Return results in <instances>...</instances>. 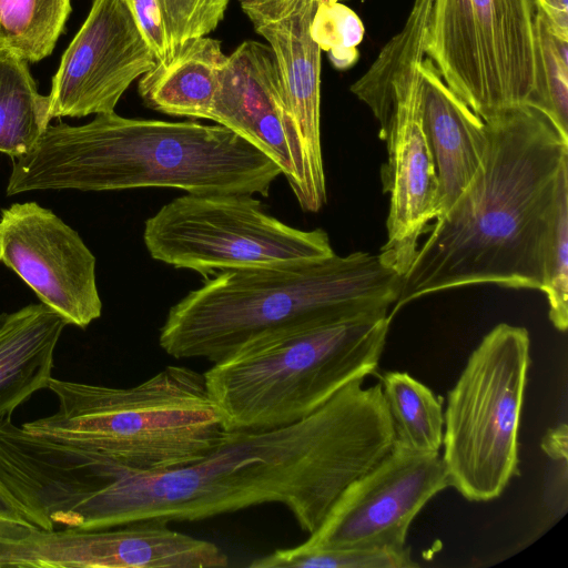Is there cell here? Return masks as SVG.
Segmentation results:
<instances>
[{
    "label": "cell",
    "instance_id": "1",
    "mask_svg": "<svg viewBox=\"0 0 568 568\" xmlns=\"http://www.w3.org/2000/svg\"><path fill=\"white\" fill-rule=\"evenodd\" d=\"M363 383H349L293 424L227 430L193 464L149 474L118 470L91 500L89 529L195 521L276 503L312 534L341 494L393 447L382 384Z\"/></svg>",
    "mask_w": 568,
    "mask_h": 568
},
{
    "label": "cell",
    "instance_id": "2",
    "mask_svg": "<svg viewBox=\"0 0 568 568\" xmlns=\"http://www.w3.org/2000/svg\"><path fill=\"white\" fill-rule=\"evenodd\" d=\"M488 145L476 176L428 229L389 314L425 295L475 284L540 290V242L568 136L530 104L484 121Z\"/></svg>",
    "mask_w": 568,
    "mask_h": 568
},
{
    "label": "cell",
    "instance_id": "3",
    "mask_svg": "<svg viewBox=\"0 0 568 568\" xmlns=\"http://www.w3.org/2000/svg\"><path fill=\"white\" fill-rule=\"evenodd\" d=\"M281 174L268 156L223 125L113 111L79 126L49 125L29 154L12 159L7 194L170 187L267 196Z\"/></svg>",
    "mask_w": 568,
    "mask_h": 568
},
{
    "label": "cell",
    "instance_id": "4",
    "mask_svg": "<svg viewBox=\"0 0 568 568\" xmlns=\"http://www.w3.org/2000/svg\"><path fill=\"white\" fill-rule=\"evenodd\" d=\"M402 275L379 254L227 270L174 304L160 328L175 359H221L247 338L292 323L388 313Z\"/></svg>",
    "mask_w": 568,
    "mask_h": 568
},
{
    "label": "cell",
    "instance_id": "5",
    "mask_svg": "<svg viewBox=\"0 0 568 568\" xmlns=\"http://www.w3.org/2000/svg\"><path fill=\"white\" fill-rule=\"evenodd\" d=\"M392 318L305 321L258 333L203 373L226 430L286 426L373 374Z\"/></svg>",
    "mask_w": 568,
    "mask_h": 568
},
{
    "label": "cell",
    "instance_id": "6",
    "mask_svg": "<svg viewBox=\"0 0 568 568\" xmlns=\"http://www.w3.org/2000/svg\"><path fill=\"white\" fill-rule=\"evenodd\" d=\"M58 409L21 426L102 454L126 473L149 474L204 458L226 434L204 375L169 365L125 387L51 377Z\"/></svg>",
    "mask_w": 568,
    "mask_h": 568
},
{
    "label": "cell",
    "instance_id": "7",
    "mask_svg": "<svg viewBox=\"0 0 568 568\" xmlns=\"http://www.w3.org/2000/svg\"><path fill=\"white\" fill-rule=\"evenodd\" d=\"M529 366L527 328L500 323L471 352L448 392L442 457L450 486L467 500L499 497L518 474Z\"/></svg>",
    "mask_w": 568,
    "mask_h": 568
},
{
    "label": "cell",
    "instance_id": "8",
    "mask_svg": "<svg viewBox=\"0 0 568 568\" xmlns=\"http://www.w3.org/2000/svg\"><path fill=\"white\" fill-rule=\"evenodd\" d=\"M537 10V0H433L426 55L483 121L531 101Z\"/></svg>",
    "mask_w": 568,
    "mask_h": 568
},
{
    "label": "cell",
    "instance_id": "9",
    "mask_svg": "<svg viewBox=\"0 0 568 568\" xmlns=\"http://www.w3.org/2000/svg\"><path fill=\"white\" fill-rule=\"evenodd\" d=\"M143 242L153 260L196 272L216 273L335 254L327 233L291 226L268 214L251 194H184L150 216Z\"/></svg>",
    "mask_w": 568,
    "mask_h": 568
},
{
    "label": "cell",
    "instance_id": "10",
    "mask_svg": "<svg viewBox=\"0 0 568 568\" xmlns=\"http://www.w3.org/2000/svg\"><path fill=\"white\" fill-rule=\"evenodd\" d=\"M425 54L408 42L385 45L352 92L373 112L386 141L381 169L389 194L387 240L379 256L402 276L437 216L438 182L422 122L420 64Z\"/></svg>",
    "mask_w": 568,
    "mask_h": 568
},
{
    "label": "cell",
    "instance_id": "11",
    "mask_svg": "<svg viewBox=\"0 0 568 568\" xmlns=\"http://www.w3.org/2000/svg\"><path fill=\"white\" fill-rule=\"evenodd\" d=\"M450 486L439 453L390 450L354 480L303 542L316 548L406 547L408 529L426 504Z\"/></svg>",
    "mask_w": 568,
    "mask_h": 568
},
{
    "label": "cell",
    "instance_id": "12",
    "mask_svg": "<svg viewBox=\"0 0 568 568\" xmlns=\"http://www.w3.org/2000/svg\"><path fill=\"white\" fill-rule=\"evenodd\" d=\"M0 262L68 324L84 329L101 316L95 256L51 210L37 202L1 210Z\"/></svg>",
    "mask_w": 568,
    "mask_h": 568
},
{
    "label": "cell",
    "instance_id": "13",
    "mask_svg": "<svg viewBox=\"0 0 568 568\" xmlns=\"http://www.w3.org/2000/svg\"><path fill=\"white\" fill-rule=\"evenodd\" d=\"M156 63L129 0H93L52 78L51 118L113 112L132 82Z\"/></svg>",
    "mask_w": 568,
    "mask_h": 568
},
{
    "label": "cell",
    "instance_id": "14",
    "mask_svg": "<svg viewBox=\"0 0 568 568\" xmlns=\"http://www.w3.org/2000/svg\"><path fill=\"white\" fill-rule=\"evenodd\" d=\"M209 120L235 132L268 156L303 206V149L268 44L246 40L227 55Z\"/></svg>",
    "mask_w": 568,
    "mask_h": 568
},
{
    "label": "cell",
    "instance_id": "15",
    "mask_svg": "<svg viewBox=\"0 0 568 568\" xmlns=\"http://www.w3.org/2000/svg\"><path fill=\"white\" fill-rule=\"evenodd\" d=\"M320 0H240L243 12L272 49L305 163V212L327 200L321 143V49L311 24Z\"/></svg>",
    "mask_w": 568,
    "mask_h": 568
},
{
    "label": "cell",
    "instance_id": "16",
    "mask_svg": "<svg viewBox=\"0 0 568 568\" xmlns=\"http://www.w3.org/2000/svg\"><path fill=\"white\" fill-rule=\"evenodd\" d=\"M420 99L423 129L438 182L439 216L481 168L488 135L485 122L446 85L429 58L420 64Z\"/></svg>",
    "mask_w": 568,
    "mask_h": 568
},
{
    "label": "cell",
    "instance_id": "17",
    "mask_svg": "<svg viewBox=\"0 0 568 568\" xmlns=\"http://www.w3.org/2000/svg\"><path fill=\"white\" fill-rule=\"evenodd\" d=\"M67 325L42 303L0 315V420L48 388L54 351Z\"/></svg>",
    "mask_w": 568,
    "mask_h": 568
},
{
    "label": "cell",
    "instance_id": "18",
    "mask_svg": "<svg viewBox=\"0 0 568 568\" xmlns=\"http://www.w3.org/2000/svg\"><path fill=\"white\" fill-rule=\"evenodd\" d=\"M226 60L220 41L193 39L169 63H156L140 78L139 94L160 113L209 120Z\"/></svg>",
    "mask_w": 568,
    "mask_h": 568
},
{
    "label": "cell",
    "instance_id": "19",
    "mask_svg": "<svg viewBox=\"0 0 568 568\" xmlns=\"http://www.w3.org/2000/svg\"><path fill=\"white\" fill-rule=\"evenodd\" d=\"M51 119L49 95L38 92L27 62L0 50V152L12 159L29 154Z\"/></svg>",
    "mask_w": 568,
    "mask_h": 568
},
{
    "label": "cell",
    "instance_id": "20",
    "mask_svg": "<svg viewBox=\"0 0 568 568\" xmlns=\"http://www.w3.org/2000/svg\"><path fill=\"white\" fill-rule=\"evenodd\" d=\"M156 62L169 63L193 39L223 20L229 0H129Z\"/></svg>",
    "mask_w": 568,
    "mask_h": 568
},
{
    "label": "cell",
    "instance_id": "21",
    "mask_svg": "<svg viewBox=\"0 0 568 568\" xmlns=\"http://www.w3.org/2000/svg\"><path fill=\"white\" fill-rule=\"evenodd\" d=\"M381 384L395 442L415 452L439 453L444 435L440 398L405 372H387Z\"/></svg>",
    "mask_w": 568,
    "mask_h": 568
},
{
    "label": "cell",
    "instance_id": "22",
    "mask_svg": "<svg viewBox=\"0 0 568 568\" xmlns=\"http://www.w3.org/2000/svg\"><path fill=\"white\" fill-rule=\"evenodd\" d=\"M71 12V0H0V50L26 62L53 51Z\"/></svg>",
    "mask_w": 568,
    "mask_h": 568
},
{
    "label": "cell",
    "instance_id": "23",
    "mask_svg": "<svg viewBox=\"0 0 568 568\" xmlns=\"http://www.w3.org/2000/svg\"><path fill=\"white\" fill-rule=\"evenodd\" d=\"M541 286L549 320L560 332L568 326V160L560 168L554 201L540 242Z\"/></svg>",
    "mask_w": 568,
    "mask_h": 568
},
{
    "label": "cell",
    "instance_id": "24",
    "mask_svg": "<svg viewBox=\"0 0 568 568\" xmlns=\"http://www.w3.org/2000/svg\"><path fill=\"white\" fill-rule=\"evenodd\" d=\"M536 87L530 105L545 112L568 136V34L556 29L538 6Z\"/></svg>",
    "mask_w": 568,
    "mask_h": 568
},
{
    "label": "cell",
    "instance_id": "25",
    "mask_svg": "<svg viewBox=\"0 0 568 568\" xmlns=\"http://www.w3.org/2000/svg\"><path fill=\"white\" fill-rule=\"evenodd\" d=\"M409 548H316L305 544L276 549L248 564L251 568H412Z\"/></svg>",
    "mask_w": 568,
    "mask_h": 568
},
{
    "label": "cell",
    "instance_id": "26",
    "mask_svg": "<svg viewBox=\"0 0 568 568\" xmlns=\"http://www.w3.org/2000/svg\"><path fill=\"white\" fill-rule=\"evenodd\" d=\"M358 16L339 1H321L312 20L311 34L321 50L327 52L332 64L345 70L358 59L357 45L364 38Z\"/></svg>",
    "mask_w": 568,
    "mask_h": 568
},
{
    "label": "cell",
    "instance_id": "27",
    "mask_svg": "<svg viewBox=\"0 0 568 568\" xmlns=\"http://www.w3.org/2000/svg\"><path fill=\"white\" fill-rule=\"evenodd\" d=\"M0 523L33 526L22 506L16 500L4 484L0 480Z\"/></svg>",
    "mask_w": 568,
    "mask_h": 568
},
{
    "label": "cell",
    "instance_id": "28",
    "mask_svg": "<svg viewBox=\"0 0 568 568\" xmlns=\"http://www.w3.org/2000/svg\"><path fill=\"white\" fill-rule=\"evenodd\" d=\"M567 426L561 424L547 432L541 442L544 452L555 460H567Z\"/></svg>",
    "mask_w": 568,
    "mask_h": 568
},
{
    "label": "cell",
    "instance_id": "29",
    "mask_svg": "<svg viewBox=\"0 0 568 568\" xmlns=\"http://www.w3.org/2000/svg\"><path fill=\"white\" fill-rule=\"evenodd\" d=\"M539 8L550 23L568 34V0H537Z\"/></svg>",
    "mask_w": 568,
    "mask_h": 568
},
{
    "label": "cell",
    "instance_id": "30",
    "mask_svg": "<svg viewBox=\"0 0 568 568\" xmlns=\"http://www.w3.org/2000/svg\"><path fill=\"white\" fill-rule=\"evenodd\" d=\"M321 1H341V0H320Z\"/></svg>",
    "mask_w": 568,
    "mask_h": 568
}]
</instances>
